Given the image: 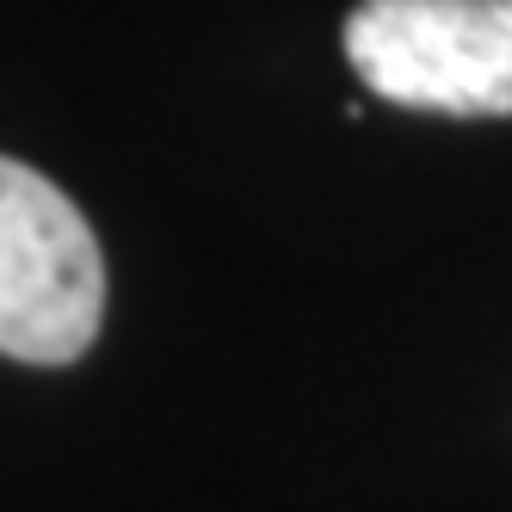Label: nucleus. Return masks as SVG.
Returning a JSON list of instances; mask_svg holds the SVG:
<instances>
[{"instance_id": "1", "label": "nucleus", "mask_w": 512, "mask_h": 512, "mask_svg": "<svg viewBox=\"0 0 512 512\" xmlns=\"http://www.w3.org/2000/svg\"><path fill=\"white\" fill-rule=\"evenodd\" d=\"M346 62L408 112L512 118V0H358Z\"/></svg>"}, {"instance_id": "2", "label": "nucleus", "mask_w": 512, "mask_h": 512, "mask_svg": "<svg viewBox=\"0 0 512 512\" xmlns=\"http://www.w3.org/2000/svg\"><path fill=\"white\" fill-rule=\"evenodd\" d=\"M105 315V260L62 186L0 155V352L75 364Z\"/></svg>"}]
</instances>
